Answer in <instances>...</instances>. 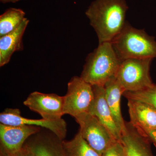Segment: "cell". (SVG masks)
Segmentation results:
<instances>
[{
	"label": "cell",
	"mask_w": 156,
	"mask_h": 156,
	"mask_svg": "<svg viewBox=\"0 0 156 156\" xmlns=\"http://www.w3.org/2000/svg\"><path fill=\"white\" fill-rule=\"evenodd\" d=\"M149 140L130 122H126L121 142L125 148L126 156H153Z\"/></svg>",
	"instance_id": "4fadbf2b"
},
{
	"label": "cell",
	"mask_w": 156,
	"mask_h": 156,
	"mask_svg": "<svg viewBox=\"0 0 156 156\" xmlns=\"http://www.w3.org/2000/svg\"><path fill=\"white\" fill-rule=\"evenodd\" d=\"M2 3L4 4H6V3H15L19 1H22V0H0Z\"/></svg>",
	"instance_id": "7402d4cb"
},
{
	"label": "cell",
	"mask_w": 156,
	"mask_h": 156,
	"mask_svg": "<svg viewBox=\"0 0 156 156\" xmlns=\"http://www.w3.org/2000/svg\"><path fill=\"white\" fill-rule=\"evenodd\" d=\"M62 146L65 156H101L84 139L80 131L71 140H62Z\"/></svg>",
	"instance_id": "2e32d148"
},
{
	"label": "cell",
	"mask_w": 156,
	"mask_h": 156,
	"mask_svg": "<svg viewBox=\"0 0 156 156\" xmlns=\"http://www.w3.org/2000/svg\"><path fill=\"white\" fill-rule=\"evenodd\" d=\"M128 9L126 0H95L90 4L85 14L99 44L111 42L122 30Z\"/></svg>",
	"instance_id": "6da1fadb"
},
{
	"label": "cell",
	"mask_w": 156,
	"mask_h": 156,
	"mask_svg": "<svg viewBox=\"0 0 156 156\" xmlns=\"http://www.w3.org/2000/svg\"><path fill=\"white\" fill-rule=\"evenodd\" d=\"M14 156H34L33 154L27 146L25 144Z\"/></svg>",
	"instance_id": "44dd1931"
},
{
	"label": "cell",
	"mask_w": 156,
	"mask_h": 156,
	"mask_svg": "<svg viewBox=\"0 0 156 156\" xmlns=\"http://www.w3.org/2000/svg\"><path fill=\"white\" fill-rule=\"evenodd\" d=\"M101 156H126L122 143L116 141L106 150Z\"/></svg>",
	"instance_id": "d6986e66"
},
{
	"label": "cell",
	"mask_w": 156,
	"mask_h": 156,
	"mask_svg": "<svg viewBox=\"0 0 156 156\" xmlns=\"http://www.w3.org/2000/svg\"><path fill=\"white\" fill-rule=\"evenodd\" d=\"M94 98L88 112L97 117L101 122L118 141H121L122 134L118 128L105 98L104 87L92 86Z\"/></svg>",
	"instance_id": "30bf717a"
},
{
	"label": "cell",
	"mask_w": 156,
	"mask_h": 156,
	"mask_svg": "<svg viewBox=\"0 0 156 156\" xmlns=\"http://www.w3.org/2000/svg\"><path fill=\"white\" fill-rule=\"evenodd\" d=\"M105 98L116 124L121 133L126 128L121 109V99L125 90L117 80L115 76L112 78L105 84Z\"/></svg>",
	"instance_id": "9a60e30c"
},
{
	"label": "cell",
	"mask_w": 156,
	"mask_h": 156,
	"mask_svg": "<svg viewBox=\"0 0 156 156\" xmlns=\"http://www.w3.org/2000/svg\"><path fill=\"white\" fill-rule=\"evenodd\" d=\"M64 97V114L75 118L88 112L94 100L93 88L80 77H73L68 83L67 92Z\"/></svg>",
	"instance_id": "8992f818"
},
{
	"label": "cell",
	"mask_w": 156,
	"mask_h": 156,
	"mask_svg": "<svg viewBox=\"0 0 156 156\" xmlns=\"http://www.w3.org/2000/svg\"><path fill=\"white\" fill-rule=\"evenodd\" d=\"M23 105L46 120L60 119L64 115V97L54 93L32 92L24 101Z\"/></svg>",
	"instance_id": "52a82bcc"
},
{
	"label": "cell",
	"mask_w": 156,
	"mask_h": 156,
	"mask_svg": "<svg viewBox=\"0 0 156 156\" xmlns=\"http://www.w3.org/2000/svg\"><path fill=\"white\" fill-rule=\"evenodd\" d=\"M148 139L152 141L156 147V129L150 130H139Z\"/></svg>",
	"instance_id": "ffe728a7"
},
{
	"label": "cell",
	"mask_w": 156,
	"mask_h": 156,
	"mask_svg": "<svg viewBox=\"0 0 156 156\" xmlns=\"http://www.w3.org/2000/svg\"><path fill=\"white\" fill-rule=\"evenodd\" d=\"M0 156H6L4 154H3L2 153L0 152Z\"/></svg>",
	"instance_id": "603a6c76"
},
{
	"label": "cell",
	"mask_w": 156,
	"mask_h": 156,
	"mask_svg": "<svg viewBox=\"0 0 156 156\" xmlns=\"http://www.w3.org/2000/svg\"><path fill=\"white\" fill-rule=\"evenodd\" d=\"M0 122L9 126H37L48 129L58 138L63 140L67 132V126L63 119L56 120L32 119L21 116L18 108H7L0 114Z\"/></svg>",
	"instance_id": "9c48e42d"
},
{
	"label": "cell",
	"mask_w": 156,
	"mask_h": 156,
	"mask_svg": "<svg viewBox=\"0 0 156 156\" xmlns=\"http://www.w3.org/2000/svg\"><path fill=\"white\" fill-rule=\"evenodd\" d=\"M152 60L128 58L122 61L115 77L125 92L140 91L154 85L150 75Z\"/></svg>",
	"instance_id": "277c9868"
},
{
	"label": "cell",
	"mask_w": 156,
	"mask_h": 156,
	"mask_svg": "<svg viewBox=\"0 0 156 156\" xmlns=\"http://www.w3.org/2000/svg\"><path fill=\"white\" fill-rule=\"evenodd\" d=\"M127 99L130 123L141 131L156 129V108L141 101Z\"/></svg>",
	"instance_id": "8fae6325"
},
{
	"label": "cell",
	"mask_w": 156,
	"mask_h": 156,
	"mask_svg": "<svg viewBox=\"0 0 156 156\" xmlns=\"http://www.w3.org/2000/svg\"><path fill=\"white\" fill-rule=\"evenodd\" d=\"M116 54L122 61L128 58H156V41L144 30L134 28L128 22L111 42Z\"/></svg>",
	"instance_id": "3957f363"
},
{
	"label": "cell",
	"mask_w": 156,
	"mask_h": 156,
	"mask_svg": "<svg viewBox=\"0 0 156 156\" xmlns=\"http://www.w3.org/2000/svg\"><path fill=\"white\" fill-rule=\"evenodd\" d=\"M29 20L26 18L15 30L0 37V66L8 64L15 52L23 49V37Z\"/></svg>",
	"instance_id": "5bb4252c"
},
{
	"label": "cell",
	"mask_w": 156,
	"mask_h": 156,
	"mask_svg": "<svg viewBox=\"0 0 156 156\" xmlns=\"http://www.w3.org/2000/svg\"><path fill=\"white\" fill-rule=\"evenodd\" d=\"M25 13L21 9L10 8L0 16V37L16 29L26 17Z\"/></svg>",
	"instance_id": "e0dca14e"
},
{
	"label": "cell",
	"mask_w": 156,
	"mask_h": 156,
	"mask_svg": "<svg viewBox=\"0 0 156 156\" xmlns=\"http://www.w3.org/2000/svg\"><path fill=\"white\" fill-rule=\"evenodd\" d=\"M123 95L126 98L136 99L151 105L156 108V85L136 92H126Z\"/></svg>",
	"instance_id": "ac0fdd59"
},
{
	"label": "cell",
	"mask_w": 156,
	"mask_h": 156,
	"mask_svg": "<svg viewBox=\"0 0 156 156\" xmlns=\"http://www.w3.org/2000/svg\"><path fill=\"white\" fill-rule=\"evenodd\" d=\"M74 118L80 125L79 131L84 139L101 156L118 141L95 116L85 112Z\"/></svg>",
	"instance_id": "5b68a950"
},
{
	"label": "cell",
	"mask_w": 156,
	"mask_h": 156,
	"mask_svg": "<svg viewBox=\"0 0 156 156\" xmlns=\"http://www.w3.org/2000/svg\"><path fill=\"white\" fill-rule=\"evenodd\" d=\"M122 60L116 54L111 42L98 44L89 53L80 77L92 86H104L115 76Z\"/></svg>",
	"instance_id": "7a4b0ae2"
},
{
	"label": "cell",
	"mask_w": 156,
	"mask_h": 156,
	"mask_svg": "<svg viewBox=\"0 0 156 156\" xmlns=\"http://www.w3.org/2000/svg\"><path fill=\"white\" fill-rule=\"evenodd\" d=\"M41 127L20 125L9 126L0 124V152L14 156L23 147L30 136L41 131Z\"/></svg>",
	"instance_id": "ba28073f"
},
{
	"label": "cell",
	"mask_w": 156,
	"mask_h": 156,
	"mask_svg": "<svg viewBox=\"0 0 156 156\" xmlns=\"http://www.w3.org/2000/svg\"><path fill=\"white\" fill-rule=\"evenodd\" d=\"M38 133L25 144L34 156H65L62 146V140L53 133Z\"/></svg>",
	"instance_id": "7c38bea8"
}]
</instances>
